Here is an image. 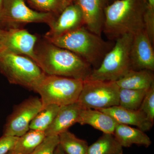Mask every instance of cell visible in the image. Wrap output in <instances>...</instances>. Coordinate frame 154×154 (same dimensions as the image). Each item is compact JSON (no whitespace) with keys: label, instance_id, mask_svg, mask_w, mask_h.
<instances>
[{"label":"cell","instance_id":"cell-4","mask_svg":"<svg viewBox=\"0 0 154 154\" xmlns=\"http://www.w3.org/2000/svg\"><path fill=\"white\" fill-rule=\"evenodd\" d=\"M133 36L127 34L117 38L100 65L92 69L86 80L116 82L131 69L130 52Z\"/></svg>","mask_w":154,"mask_h":154},{"label":"cell","instance_id":"cell-15","mask_svg":"<svg viewBox=\"0 0 154 154\" xmlns=\"http://www.w3.org/2000/svg\"><path fill=\"white\" fill-rule=\"evenodd\" d=\"M83 107L78 102L60 107L54 120L45 131V136L58 135L78 123Z\"/></svg>","mask_w":154,"mask_h":154},{"label":"cell","instance_id":"cell-22","mask_svg":"<svg viewBox=\"0 0 154 154\" xmlns=\"http://www.w3.org/2000/svg\"><path fill=\"white\" fill-rule=\"evenodd\" d=\"M60 107L58 105H51L42 108L31 121L30 130L45 132L52 124Z\"/></svg>","mask_w":154,"mask_h":154},{"label":"cell","instance_id":"cell-3","mask_svg":"<svg viewBox=\"0 0 154 154\" xmlns=\"http://www.w3.org/2000/svg\"><path fill=\"white\" fill-rule=\"evenodd\" d=\"M58 47L76 54L86 62L97 68L114 44L106 41L92 33L85 26L56 37L45 38Z\"/></svg>","mask_w":154,"mask_h":154},{"label":"cell","instance_id":"cell-34","mask_svg":"<svg viewBox=\"0 0 154 154\" xmlns=\"http://www.w3.org/2000/svg\"><path fill=\"white\" fill-rule=\"evenodd\" d=\"M35 154V150H34V151H33V152L31 153H30V154Z\"/></svg>","mask_w":154,"mask_h":154},{"label":"cell","instance_id":"cell-7","mask_svg":"<svg viewBox=\"0 0 154 154\" xmlns=\"http://www.w3.org/2000/svg\"><path fill=\"white\" fill-rule=\"evenodd\" d=\"M119 91L115 82L85 80L77 102L84 108L106 109L119 105Z\"/></svg>","mask_w":154,"mask_h":154},{"label":"cell","instance_id":"cell-20","mask_svg":"<svg viewBox=\"0 0 154 154\" xmlns=\"http://www.w3.org/2000/svg\"><path fill=\"white\" fill-rule=\"evenodd\" d=\"M123 147L113 134L103 133L88 146L87 154H123Z\"/></svg>","mask_w":154,"mask_h":154},{"label":"cell","instance_id":"cell-10","mask_svg":"<svg viewBox=\"0 0 154 154\" xmlns=\"http://www.w3.org/2000/svg\"><path fill=\"white\" fill-rule=\"evenodd\" d=\"M153 45L145 29L134 34L130 52L131 69L154 71Z\"/></svg>","mask_w":154,"mask_h":154},{"label":"cell","instance_id":"cell-18","mask_svg":"<svg viewBox=\"0 0 154 154\" xmlns=\"http://www.w3.org/2000/svg\"><path fill=\"white\" fill-rule=\"evenodd\" d=\"M152 71L131 69L115 82L120 88L134 90H148L154 85Z\"/></svg>","mask_w":154,"mask_h":154},{"label":"cell","instance_id":"cell-27","mask_svg":"<svg viewBox=\"0 0 154 154\" xmlns=\"http://www.w3.org/2000/svg\"><path fill=\"white\" fill-rule=\"evenodd\" d=\"M18 138L5 135L0 138V154H7L12 151Z\"/></svg>","mask_w":154,"mask_h":154},{"label":"cell","instance_id":"cell-5","mask_svg":"<svg viewBox=\"0 0 154 154\" xmlns=\"http://www.w3.org/2000/svg\"><path fill=\"white\" fill-rule=\"evenodd\" d=\"M0 72L11 84L33 91L45 75L33 60L4 48L0 51Z\"/></svg>","mask_w":154,"mask_h":154},{"label":"cell","instance_id":"cell-21","mask_svg":"<svg viewBox=\"0 0 154 154\" xmlns=\"http://www.w3.org/2000/svg\"><path fill=\"white\" fill-rule=\"evenodd\" d=\"M58 136L59 145L66 154H87L89 146L86 141L79 138L68 130Z\"/></svg>","mask_w":154,"mask_h":154},{"label":"cell","instance_id":"cell-2","mask_svg":"<svg viewBox=\"0 0 154 154\" xmlns=\"http://www.w3.org/2000/svg\"><path fill=\"white\" fill-rule=\"evenodd\" d=\"M147 0H116L105 9L103 32L110 40L144 29Z\"/></svg>","mask_w":154,"mask_h":154},{"label":"cell","instance_id":"cell-24","mask_svg":"<svg viewBox=\"0 0 154 154\" xmlns=\"http://www.w3.org/2000/svg\"><path fill=\"white\" fill-rule=\"evenodd\" d=\"M30 5L38 12L58 16L69 5L66 0H27Z\"/></svg>","mask_w":154,"mask_h":154},{"label":"cell","instance_id":"cell-29","mask_svg":"<svg viewBox=\"0 0 154 154\" xmlns=\"http://www.w3.org/2000/svg\"><path fill=\"white\" fill-rule=\"evenodd\" d=\"M54 154H66L59 144L54 151Z\"/></svg>","mask_w":154,"mask_h":154},{"label":"cell","instance_id":"cell-9","mask_svg":"<svg viewBox=\"0 0 154 154\" xmlns=\"http://www.w3.org/2000/svg\"><path fill=\"white\" fill-rule=\"evenodd\" d=\"M40 98L30 97L16 106L9 116L3 135L20 137L30 130L31 121L42 110Z\"/></svg>","mask_w":154,"mask_h":154},{"label":"cell","instance_id":"cell-25","mask_svg":"<svg viewBox=\"0 0 154 154\" xmlns=\"http://www.w3.org/2000/svg\"><path fill=\"white\" fill-rule=\"evenodd\" d=\"M139 110L143 112L152 122L154 121V85L146 93Z\"/></svg>","mask_w":154,"mask_h":154},{"label":"cell","instance_id":"cell-23","mask_svg":"<svg viewBox=\"0 0 154 154\" xmlns=\"http://www.w3.org/2000/svg\"><path fill=\"white\" fill-rule=\"evenodd\" d=\"M148 90H134L119 88V105L128 110H138Z\"/></svg>","mask_w":154,"mask_h":154},{"label":"cell","instance_id":"cell-32","mask_svg":"<svg viewBox=\"0 0 154 154\" xmlns=\"http://www.w3.org/2000/svg\"><path fill=\"white\" fill-rule=\"evenodd\" d=\"M3 0H0V12H1V9H2V6ZM0 30H2L0 28Z\"/></svg>","mask_w":154,"mask_h":154},{"label":"cell","instance_id":"cell-12","mask_svg":"<svg viewBox=\"0 0 154 154\" xmlns=\"http://www.w3.org/2000/svg\"><path fill=\"white\" fill-rule=\"evenodd\" d=\"M44 38L60 36L85 26L82 13L75 2L67 6L49 25Z\"/></svg>","mask_w":154,"mask_h":154},{"label":"cell","instance_id":"cell-11","mask_svg":"<svg viewBox=\"0 0 154 154\" xmlns=\"http://www.w3.org/2000/svg\"><path fill=\"white\" fill-rule=\"evenodd\" d=\"M36 35L25 29L14 28L5 29L4 48L16 54L25 56L35 61Z\"/></svg>","mask_w":154,"mask_h":154},{"label":"cell","instance_id":"cell-31","mask_svg":"<svg viewBox=\"0 0 154 154\" xmlns=\"http://www.w3.org/2000/svg\"><path fill=\"white\" fill-rule=\"evenodd\" d=\"M66 1L67 2L69 5L70 4H72V3L75 2L76 0H66Z\"/></svg>","mask_w":154,"mask_h":154},{"label":"cell","instance_id":"cell-14","mask_svg":"<svg viewBox=\"0 0 154 154\" xmlns=\"http://www.w3.org/2000/svg\"><path fill=\"white\" fill-rule=\"evenodd\" d=\"M110 115L118 124L134 125L146 132L151 129L154 122L140 110L125 109L119 105L99 110Z\"/></svg>","mask_w":154,"mask_h":154},{"label":"cell","instance_id":"cell-1","mask_svg":"<svg viewBox=\"0 0 154 154\" xmlns=\"http://www.w3.org/2000/svg\"><path fill=\"white\" fill-rule=\"evenodd\" d=\"M35 62L45 75L85 81L92 66L76 54L45 40L35 48Z\"/></svg>","mask_w":154,"mask_h":154},{"label":"cell","instance_id":"cell-19","mask_svg":"<svg viewBox=\"0 0 154 154\" xmlns=\"http://www.w3.org/2000/svg\"><path fill=\"white\" fill-rule=\"evenodd\" d=\"M46 137L44 131L29 130L18 138L12 149L14 154H29L33 152Z\"/></svg>","mask_w":154,"mask_h":154},{"label":"cell","instance_id":"cell-26","mask_svg":"<svg viewBox=\"0 0 154 154\" xmlns=\"http://www.w3.org/2000/svg\"><path fill=\"white\" fill-rule=\"evenodd\" d=\"M59 144L58 136H46L35 150V154H54Z\"/></svg>","mask_w":154,"mask_h":154},{"label":"cell","instance_id":"cell-17","mask_svg":"<svg viewBox=\"0 0 154 154\" xmlns=\"http://www.w3.org/2000/svg\"><path fill=\"white\" fill-rule=\"evenodd\" d=\"M145 132L139 128L117 123L113 134L122 147H130L134 144L148 148L152 141Z\"/></svg>","mask_w":154,"mask_h":154},{"label":"cell","instance_id":"cell-8","mask_svg":"<svg viewBox=\"0 0 154 154\" xmlns=\"http://www.w3.org/2000/svg\"><path fill=\"white\" fill-rule=\"evenodd\" d=\"M55 18L49 13L30 8L25 0H3L0 12V28H19V25L32 23H44L49 25Z\"/></svg>","mask_w":154,"mask_h":154},{"label":"cell","instance_id":"cell-13","mask_svg":"<svg viewBox=\"0 0 154 154\" xmlns=\"http://www.w3.org/2000/svg\"><path fill=\"white\" fill-rule=\"evenodd\" d=\"M108 0H76L82 13L85 26L99 36L103 32L105 9Z\"/></svg>","mask_w":154,"mask_h":154},{"label":"cell","instance_id":"cell-33","mask_svg":"<svg viewBox=\"0 0 154 154\" xmlns=\"http://www.w3.org/2000/svg\"><path fill=\"white\" fill-rule=\"evenodd\" d=\"M7 154H14V153H13V152H12V151H11L9 152Z\"/></svg>","mask_w":154,"mask_h":154},{"label":"cell","instance_id":"cell-6","mask_svg":"<svg viewBox=\"0 0 154 154\" xmlns=\"http://www.w3.org/2000/svg\"><path fill=\"white\" fill-rule=\"evenodd\" d=\"M84 81L45 75L34 92L40 96L43 108L51 105L61 107L77 102Z\"/></svg>","mask_w":154,"mask_h":154},{"label":"cell","instance_id":"cell-30","mask_svg":"<svg viewBox=\"0 0 154 154\" xmlns=\"http://www.w3.org/2000/svg\"><path fill=\"white\" fill-rule=\"evenodd\" d=\"M147 2L148 3L149 5L151 8H154V0H147Z\"/></svg>","mask_w":154,"mask_h":154},{"label":"cell","instance_id":"cell-35","mask_svg":"<svg viewBox=\"0 0 154 154\" xmlns=\"http://www.w3.org/2000/svg\"><path fill=\"white\" fill-rule=\"evenodd\" d=\"M108 1H109H109H116V0H108Z\"/></svg>","mask_w":154,"mask_h":154},{"label":"cell","instance_id":"cell-28","mask_svg":"<svg viewBox=\"0 0 154 154\" xmlns=\"http://www.w3.org/2000/svg\"><path fill=\"white\" fill-rule=\"evenodd\" d=\"M5 30H0V51L4 49V42Z\"/></svg>","mask_w":154,"mask_h":154},{"label":"cell","instance_id":"cell-16","mask_svg":"<svg viewBox=\"0 0 154 154\" xmlns=\"http://www.w3.org/2000/svg\"><path fill=\"white\" fill-rule=\"evenodd\" d=\"M78 123L91 125L103 133L113 134L117 122L110 115L101 110L83 108Z\"/></svg>","mask_w":154,"mask_h":154}]
</instances>
